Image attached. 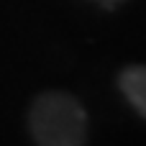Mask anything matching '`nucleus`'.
Wrapping results in <instances>:
<instances>
[{"instance_id":"1","label":"nucleus","mask_w":146,"mask_h":146,"mask_svg":"<svg viewBox=\"0 0 146 146\" xmlns=\"http://www.w3.org/2000/svg\"><path fill=\"white\" fill-rule=\"evenodd\" d=\"M28 128L36 146H85L87 113L67 92H44L28 110Z\"/></svg>"},{"instance_id":"2","label":"nucleus","mask_w":146,"mask_h":146,"mask_svg":"<svg viewBox=\"0 0 146 146\" xmlns=\"http://www.w3.org/2000/svg\"><path fill=\"white\" fill-rule=\"evenodd\" d=\"M118 85L123 90V95L128 98V103L146 118V67H126L118 77Z\"/></svg>"},{"instance_id":"3","label":"nucleus","mask_w":146,"mask_h":146,"mask_svg":"<svg viewBox=\"0 0 146 146\" xmlns=\"http://www.w3.org/2000/svg\"><path fill=\"white\" fill-rule=\"evenodd\" d=\"M108 3H113V0H108Z\"/></svg>"}]
</instances>
